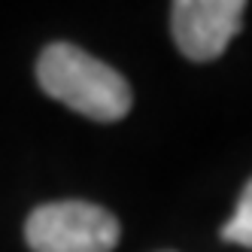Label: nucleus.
Segmentation results:
<instances>
[{"label":"nucleus","instance_id":"nucleus-2","mask_svg":"<svg viewBox=\"0 0 252 252\" xmlns=\"http://www.w3.org/2000/svg\"><path fill=\"white\" fill-rule=\"evenodd\" d=\"M119 234L110 210L85 201L43 204L25 222V240L33 252H113Z\"/></svg>","mask_w":252,"mask_h":252},{"label":"nucleus","instance_id":"nucleus-1","mask_svg":"<svg viewBox=\"0 0 252 252\" xmlns=\"http://www.w3.org/2000/svg\"><path fill=\"white\" fill-rule=\"evenodd\" d=\"M37 79L49 97L94 122H119L131 113L128 79L73 43L46 46L37 61Z\"/></svg>","mask_w":252,"mask_h":252},{"label":"nucleus","instance_id":"nucleus-4","mask_svg":"<svg viewBox=\"0 0 252 252\" xmlns=\"http://www.w3.org/2000/svg\"><path fill=\"white\" fill-rule=\"evenodd\" d=\"M222 240H228L234 246H243V249H252V179L246 183L234 216L222 225Z\"/></svg>","mask_w":252,"mask_h":252},{"label":"nucleus","instance_id":"nucleus-3","mask_svg":"<svg viewBox=\"0 0 252 252\" xmlns=\"http://www.w3.org/2000/svg\"><path fill=\"white\" fill-rule=\"evenodd\" d=\"M243 0H179L170 9L173 40L191 61H216L240 33Z\"/></svg>","mask_w":252,"mask_h":252}]
</instances>
